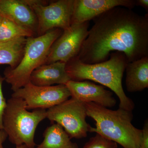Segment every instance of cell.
Listing matches in <instances>:
<instances>
[{
  "label": "cell",
  "instance_id": "1",
  "mask_svg": "<svg viewBox=\"0 0 148 148\" xmlns=\"http://www.w3.org/2000/svg\"><path fill=\"white\" fill-rule=\"evenodd\" d=\"M78 58L84 64L107 61L111 53L122 52L127 63L148 56V15L117 7L94 19Z\"/></svg>",
  "mask_w": 148,
  "mask_h": 148
},
{
  "label": "cell",
  "instance_id": "8",
  "mask_svg": "<svg viewBox=\"0 0 148 148\" xmlns=\"http://www.w3.org/2000/svg\"><path fill=\"white\" fill-rule=\"evenodd\" d=\"M89 21L71 24L64 30L54 42L48 54L44 64L57 61L67 63L78 55L88 33Z\"/></svg>",
  "mask_w": 148,
  "mask_h": 148
},
{
  "label": "cell",
  "instance_id": "15",
  "mask_svg": "<svg viewBox=\"0 0 148 148\" xmlns=\"http://www.w3.org/2000/svg\"><path fill=\"white\" fill-rule=\"evenodd\" d=\"M44 140L36 148H79L61 125L53 123L43 133Z\"/></svg>",
  "mask_w": 148,
  "mask_h": 148
},
{
  "label": "cell",
  "instance_id": "9",
  "mask_svg": "<svg viewBox=\"0 0 148 148\" xmlns=\"http://www.w3.org/2000/svg\"><path fill=\"white\" fill-rule=\"evenodd\" d=\"M11 96L22 98L27 110H46L68 100L71 94L66 85L39 86L29 82L13 92Z\"/></svg>",
  "mask_w": 148,
  "mask_h": 148
},
{
  "label": "cell",
  "instance_id": "2",
  "mask_svg": "<svg viewBox=\"0 0 148 148\" xmlns=\"http://www.w3.org/2000/svg\"><path fill=\"white\" fill-rule=\"evenodd\" d=\"M107 61L97 64H84L77 56L66 64V71L71 80H90L108 88L119 100V108L132 111L134 102L125 94L122 84L123 73L127 64L126 56L121 52H112Z\"/></svg>",
  "mask_w": 148,
  "mask_h": 148
},
{
  "label": "cell",
  "instance_id": "19",
  "mask_svg": "<svg viewBox=\"0 0 148 148\" xmlns=\"http://www.w3.org/2000/svg\"><path fill=\"white\" fill-rule=\"evenodd\" d=\"M5 81L4 77L0 75V130L3 129V116L7 105V101L4 97L2 90L3 83Z\"/></svg>",
  "mask_w": 148,
  "mask_h": 148
},
{
  "label": "cell",
  "instance_id": "24",
  "mask_svg": "<svg viewBox=\"0 0 148 148\" xmlns=\"http://www.w3.org/2000/svg\"><path fill=\"white\" fill-rule=\"evenodd\" d=\"M3 18V17L2 15H1V14L0 13V26H1V22L2 21Z\"/></svg>",
  "mask_w": 148,
  "mask_h": 148
},
{
  "label": "cell",
  "instance_id": "17",
  "mask_svg": "<svg viewBox=\"0 0 148 148\" xmlns=\"http://www.w3.org/2000/svg\"><path fill=\"white\" fill-rule=\"evenodd\" d=\"M34 34L31 30L3 17L0 26V43L21 37H32Z\"/></svg>",
  "mask_w": 148,
  "mask_h": 148
},
{
  "label": "cell",
  "instance_id": "3",
  "mask_svg": "<svg viewBox=\"0 0 148 148\" xmlns=\"http://www.w3.org/2000/svg\"><path fill=\"white\" fill-rule=\"evenodd\" d=\"M88 116L95 121V132L121 145L123 148H140L143 130L132 124V111L119 108L113 110L94 103H84Z\"/></svg>",
  "mask_w": 148,
  "mask_h": 148
},
{
  "label": "cell",
  "instance_id": "22",
  "mask_svg": "<svg viewBox=\"0 0 148 148\" xmlns=\"http://www.w3.org/2000/svg\"><path fill=\"white\" fill-rule=\"evenodd\" d=\"M136 5H139L145 8L146 11L148 10V0H137L136 1Z\"/></svg>",
  "mask_w": 148,
  "mask_h": 148
},
{
  "label": "cell",
  "instance_id": "4",
  "mask_svg": "<svg viewBox=\"0 0 148 148\" xmlns=\"http://www.w3.org/2000/svg\"><path fill=\"white\" fill-rule=\"evenodd\" d=\"M45 118L46 110L36 109L29 112L22 98L11 97L7 101L3 115V130L14 145L34 148L36 146L34 141L36 129Z\"/></svg>",
  "mask_w": 148,
  "mask_h": 148
},
{
  "label": "cell",
  "instance_id": "18",
  "mask_svg": "<svg viewBox=\"0 0 148 148\" xmlns=\"http://www.w3.org/2000/svg\"><path fill=\"white\" fill-rule=\"evenodd\" d=\"M83 148H118L117 144L96 133Z\"/></svg>",
  "mask_w": 148,
  "mask_h": 148
},
{
  "label": "cell",
  "instance_id": "13",
  "mask_svg": "<svg viewBox=\"0 0 148 148\" xmlns=\"http://www.w3.org/2000/svg\"><path fill=\"white\" fill-rule=\"evenodd\" d=\"M66 64L57 61L40 66L32 72L30 82L39 86H51L54 84L66 85L71 80L66 72Z\"/></svg>",
  "mask_w": 148,
  "mask_h": 148
},
{
  "label": "cell",
  "instance_id": "16",
  "mask_svg": "<svg viewBox=\"0 0 148 148\" xmlns=\"http://www.w3.org/2000/svg\"><path fill=\"white\" fill-rule=\"evenodd\" d=\"M27 38L24 37L0 43V65H8L11 69L18 66L24 54Z\"/></svg>",
  "mask_w": 148,
  "mask_h": 148
},
{
  "label": "cell",
  "instance_id": "10",
  "mask_svg": "<svg viewBox=\"0 0 148 148\" xmlns=\"http://www.w3.org/2000/svg\"><path fill=\"white\" fill-rule=\"evenodd\" d=\"M135 6V0H74L71 24L89 21L114 8L132 10Z\"/></svg>",
  "mask_w": 148,
  "mask_h": 148
},
{
  "label": "cell",
  "instance_id": "23",
  "mask_svg": "<svg viewBox=\"0 0 148 148\" xmlns=\"http://www.w3.org/2000/svg\"><path fill=\"white\" fill-rule=\"evenodd\" d=\"M16 148H28L27 146L24 145H19L16 146Z\"/></svg>",
  "mask_w": 148,
  "mask_h": 148
},
{
  "label": "cell",
  "instance_id": "21",
  "mask_svg": "<svg viewBox=\"0 0 148 148\" xmlns=\"http://www.w3.org/2000/svg\"><path fill=\"white\" fill-rule=\"evenodd\" d=\"M8 138V135L4 130H0V148H4L3 144Z\"/></svg>",
  "mask_w": 148,
  "mask_h": 148
},
{
  "label": "cell",
  "instance_id": "5",
  "mask_svg": "<svg viewBox=\"0 0 148 148\" xmlns=\"http://www.w3.org/2000/svg\"><path fill=\"white\" fill-rule=\"evenodd\" d=\"M63 32L61 29H53L36 38H27L20 63L14 69L8 67L4 71L5 81L10 85L13 92L30 82L32 72L44 64L51 47Z\"/></svg>",
  "mask_w": 148,
  "mask_h": 148
},
{
  "label": "cell",
  "instance_id": "7",
  "mask_svg": "<svg viewBox=\"0 0 148 148\" xmlns=\"http://www.w3.org/2000/svg\"><path fill=\"white\" fill-rule=\"evenodd\" d=\"M36 16L39 36L55 29L63 31L71 26L74 0H59L46 5L37 0H24Z\"/></svg>",
  "mask_w": 148,
  "mask_h": 148
},
{
  "label": "cell",
  "instance_id": "11",
  "mask_svg": "<svg viewBox=\"0 0 148 148\" xmlns=\"http://www.w3.org/2000/svg\"><path fill=\"white\" fill-rule=\"evenodd\" d=\"M66 85L71 92V97L83 103H94L108 108L116 105L113 92L102 86L88 80H70Z\"/></svg>",
  "mask_w": 148,
  "mask_h": 148
},
{
  "label": "cell",
  "instance_id": "20",
  "mask_svg": "<svg viewBox=\"0 0 148 148\" xmlns=\"http://www.w3.org/2000/svg\"><path fill=\"white\" fill-rule=\"evenodd\" d=\"M142 130H143V138H142L140 148H148V120L145 121Z\"/></svg>",
  "mask_w": 148,
  "mask_h": 148
},
{
  "label": "cell",
  "instance_id": "14",
  "mask_svg": "<svg viewBox=\"0 0 148 148\" xmlns=\"http://www.w3.org/2000/svg\"><path fill=\"white\" fill-rule=\"evenodd\" d=\"M125 86L128 92L143 91L148 87V56L127 63Z\"/></svg>",
  "mask_w": 148,
  "mask_h": 148
},
{
  "label": "cell",
  "instance_id": "6",
  "mask_svg": "<svg viewBox=\"0 0 148 148\" xmlns=\"http://www.w3.org/2000/svg\"><path fill=\"white\" fill-rule=\"evenodd\" d=\"M87 116L84 103L72 97L47 110V118L61 125L71 139L87 136L91 127L86 122Z\"/></svg>",
  "mask_w": 148,
  "mask_h": 148
},
{
  "label": "cell",
  "instance_id": "12",
  "mask_svg": "<svg viewBox=\"0 0 148 148\" xmlns=\"http://www.w3.org/2000/svg\"><path fill=\"white\" fill-rule=\"evenodd\" d=\"M0 13L4 18L34 33L37 32L36 16L24 0H0Z\"/></svg>",
  "mask_w": 148,
  "mask_h": 148
}]
</instances>
